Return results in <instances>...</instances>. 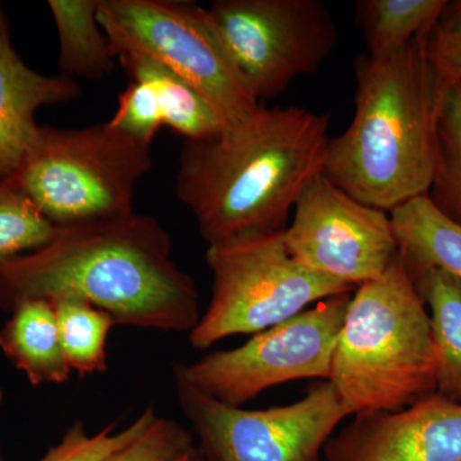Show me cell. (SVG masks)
Instances as JSON below:
<instances>
[{
    "instance_id": "cell-21",
    "label": "cell",
    "mask_w": 461,
    "mask_h": 461,
    "mask_svg": "<svg viewBox=\"0 0 461 461\" xmlns=\"http://www.w3.org/2000/svg\"><path fill=\"white\" fill-rule=\"evenodd\" d=\"M427 198L461 227V78L448 85L439 108L435 173Z\"/></svg>"
},
{
    "instance_id": "cell-10",
    "label": "cell",
    "mask_w": 461,
    "mask_h": 461,
    "mask_svg": "<svg viewBox=\"0 0 461 461\" xmlns=\"http://www.w3.org/2000/svg\"><path fill=\"white\" fill-rule=\"evenodd\" d=\"M206 14L258 102L320 71L339 41L320 0H217Z\"/></svg>"
},
{
    "instance_id": "cell-27",
    "label": "cell",
    "mask_w": 461,
    "mask_h": 461,
    "mask_svg": "<svg viewBox=\"0 0 461 461\" xmlns=\"http://www.w3.org/2000/svg\"><path fill=\"white\" fill-rule=\"evenodd\" d=\"M433 32L445 38L461 41V0L446 3Z\"/></svg>"
},
{
    "instance_id": "cell-29",
    "label": "cell",
    "mask_w": 461,
    "mask_h": 461,
    "mask_svg": "<svg viewBox=\"0 0 461 461\" xmlns=\"http://www.w3.org/2000/svg\"><path fill=\"white\" fill-rule=\"evenodd\" d=\"M2 399H3V393H2V390H0V403H2Z\"/></svg>"
},
{
    "instance_id": "cell-24",
    "label": "cell",
    "mask_w": 461,
    "mask_h": 461,
    "mask_svg": "<svg viewBox=\"0 0 461 461\" xmlns=\"http://www.w3.org/2000/svg\"><path fill=\"white\" fill-rule=\"evenodd\" d=\"M108 123L150 147L157 132L165 126L162 109L151 85L131 80L118 98L117 111Z\"/></svg>"
},
{
    "instance_id": "cell-17",
    "label": "cell",
    "mask_w": 461,
    "mask_h": 461,
    "mask_svg": "<svg viewBox=\"0 0 461 461\" xmlns=\"http://www.w3.org/2000/svg\"><path fill=\"white\" fill-rule=\"evenodd\" d=\"M411 280L429 309L437 357L436 393L461 403V280L438 268L426 269Z\"/></svg>"
},
{
    "instance_id": "cell-6",
    "label": "cell",
    "mask_w": 461,
    "mask_h": 461,
    "mask_svg": "<svg viewBox=\"0 0 461 461\" xmlns=\"http://www.w3.org/2000/svg\"><path fill=\"white\" fill-rule=\"evenodd\" d=\"M284 230L209 245L205 260L213 277L212 299L191 330L194 348L205 350L230 336L257 335L308 305L353 293L350 285L295 262L285 245Z\"/></svg>"
},
{
    "instance_id": "cell-4",
    "label": "cell",
    "mask_w": 461,
    "mask_h": 461,
    "mask_svg": "<svg viewBox=\"0 0 461 461\" xmlns=\"http://www.w3.org/2000/svg\"><path fill=\"white\" fill-rule=\"evenodd\" d=\"M436 375L429 311L397 254L351 295L329 381L359 415L402 411L436 393Z\"/></svg>"
},
{
    "instance_id": "cell-7",
    "label": "cell",
    "mask_w": 461,
    "mask_h": 461,
    "mask_svg": "<svg viewBox=\"0 0 461 461\" xmlns=\"http://www.w3.org/2000/svg\"><path fill=\"white\" fill-rule=\"evenodd\" d=\"M96 17L115 57L138 53L165 66L214 108L226 132L259 107L205 8L172 0H99Z\"/></svg>"
},
{
    "instance_id": "cell-5",
    "label": "cell",
    "mask_w": 461,
    "mask_h": 461,
    "mask_svg": "<svg viewBox=\"0 0 461 461\" xmlns=\"http://www.w3.org/2000/svg\"><path fill=\"white\" fill-rule=\"evenodd\" d=\"M150 147L108 122L83 129L39 126L14 177L57 227L132 213Z\"/></svg>"
},
{
    "instance_id": "cell-25",
    "label": "cell",
    "mask_w": 461,
    "mask_h": 461,
    "mask_svg": "<svg viewBox=\"0 0 461 461\" xmlns=\"http://www.w3.org/2000/svg\"><path fill=\"white\" fill-rule=\"evenodd\" d=\"M195 445L191 430L177 420L158 415L142 435L105 461H173Z\"/></svg>"
},
{
    "instance_id": "cell-14",
    "label": "cell",
    "mask_w": 461,
    "mask_h": 461,
    "mask_svg": "<svg viewBox=\"0 0 461 461\" xmlns=\"http://www.w3.org/2000/svg\"><path fill=\"white\" fill-rule=\"evenodd\" d=\"M11 313L0 330L3 354L25 373L32 386L65 384L71 368L63 353L53 303L26 300Z\"/></svg>"
},
{
    "instance_id": "cell-19",
    "label": "cell",
    "mask_w": 461,
    "mask_h": 461,
    "mask_svg": "<svg viewBox=\"0 0 461 461\" xmlns=\"http://www.w3.org/2000/svg\"><path fill=\"white\" fill-rule=\"evenodd\" d=\"M446 0H362L357 2V25L368 56H390L420 36L433 32Z\"/></svg>"
},
{
    "instance_id": "cell-22",
    "label": "cell",
    "mask_w": 461,
    "mask_h": 461,
    "mask_svg": "<svg viewBox=\"0 0 461 461\" xmlns=\"http://www.w3.org/2000/svg\"><path fill=\"white\" fill-rule=\"evenodd\" d=\"M57 229L14 175L0 177V264L44 247Z\"/></svg>"
},
{
    "instance_id": "cell-1",
    "label": "cell",
    "mask_w": 461,
    "mask_h": 461,
    "mask_svg": "<svg viewBox=\"0 0 461 461\" xmlns=\"http://www.w3.org/2000/svg\"><path fill=\"white\" fill-rule=\"evenodd\" d=\"M59 299L84 300L136 329L191 332L202 317L168 233L135 212L58 227L44 247L0 264V308Z\"/></svg>"
},
{
    "instance_id": "cell-26",
    "label": "cell",
    "mask_w": 461,
    "mask_h": 461,
    "mask_svg": "<svg viewBox=\"0 0 461 461\" xmlns=\"http://www.w3.org/2000/svg\"><path fill=\"white\" fill-rule=\"evenodd\" d=\"M429 51L430 57L451 81L461 78V41L445 38L432 32L429 36Z\"/></svg>"
},
{
    "instance_id": "cell-18",
    "label": "cell",
    "mask_w": 461,
    "mask_h": 461,
    "mask_svg": "<svg viewBox=\"0 0 461 461\" xmlns=\"http://www.w3.org/2000/svg\"><path fill=\"white\" fill-rule=\"evenodd\" d=\"M99 0H50L59 41L60 75L99 80L114 69L115 57L98 23Z\"/></svg>"
},
{
    "instance_id": "cell-28",
    "label": "cell",
    "mask_w": 461,
    "mask_h": 461,
    "mask_svg": "<svg viewBox=\"0 0 461 461\" xmlns=\"http://www.w3.org/2000/svg\"><path fill=\"white\" fill-rule=\"evenodd\" d=\"M173 461H203L202 454H200L198 446H194L186 453L180 455L177 459Z\"/></svg>"
},
{
    "instance_id": "cell-2",
    "label": "cell",
    "mask_w": 461,
    "mask_h": 461,
    "mask_svg": "<svg viewBox=\"0 0 461 461\" xmlns=\"http://www.w3.org/2000/svg\"><path fill=\"white\" fill-rule=\"evenodd\" d=\"M330 115L260 104L209 140H185L176 195L209 245L286 229L297 199L323 173Z\"/></svg>"
},
{
    "instance_id": "cell-11",
    "label": "cell",
    "mask_w": 461,
    "mask_h": 461,
    "mask_svg": "<svg viewBox=\"0 0 461 461\" xmlns=\"http://www.w3.org/2000/svg\"><path fill=\"white\" fill-rule=\"evenodd\" d=\"M284 240L300 266L353 287L384 275L399 254L390 213L351 198L323 173L297 199Z\"/></svg>"
},
{
    "instance_id": "cell-9",
    "label": "cell",
    "mask_w": 461,
    "mask_h": 461,
    "mask_svg": "<svg viewBox=\"0 0 461 461\" xmlns=\"http://www.w3.org/2000/svg\"><path fill=\"white\" fill-rule=\"evenodd\" d=\"M175 384L203 461H321L330 437L350 415L330 381L299 402L263 411L226 405L180 378Z\"/></svg>"
},
{
    "instance_id": "cell-3",
    "label": "cell",
    "mask_w": 461,
    "mask_h": 461,
    "mask_svg": "<svg viewBox=\"0 0 461 461\" xmlns=\"http://www.w3.org/2000/svg\"><path fill=\"white\" fill-rule=\"evenodd\" d=\"M429 35L390 56L357 57L354 118L327 149L323 175L386 213L427 195L435 173L437 120L451 80L430 57Z\"/></svg>"
},
{
    "instance_id": "cell-13",
    "label": "cell",
    "mask_w": 461,
    "mask_h": 461,
    "mask_svg": "<svg viewBox=\"0 0 461 461\" xmlns=\"http://www.w3.org/2000/svg\"><path fill=\"white\" fill-rule=\"evenodd\" d=\"M80 96L77 81L60 74L42 75L26 65L14 48L9 18L0 5V177L17 171L39 127L36 112Z\"/></svg>"
},
{
    "instance_id": "cell-12",
    "label": "cell",
    "mask_w": 461,
    "mask_h": 461,
    "mask_svg": "<svg viewBox=\"0 0 461 461\" xmlns=\"http://www.w3.org/2000/svg\"><path fill=\"white\" fill-rule=\"evenodd\" d=\"M326 461H461V403L432 393L397 411L355 415Z\"/></svg>"
},
{
    "instance_id": "cell-23",
    "label": "cell",
    "mask_w": 461,
    "mask_h": 461,
    "mask_svg": "<svg viewBox=\"0 0 461 461\" xmlns=\"http://www.w3.org/2000/svg\"><path fill=\"white\" fill-rule=\"evenodd\" d=\"M157 417L156 408L149 405L126 429L115 432L112 424L95 435H89L83 421L76 420L59 444L53 446L41 461H105L142 435Z\"/></svg>"
},
{
    "instance_id": "cell-16",
    "label": "cell",
    "mask_w": 461,
    "mask_h": 461,
    "mask_svg": "<svg viewBox=\"0 0 461 461\" xmlns=\"http://www.w3.org/2000/svg\"><path fill=\"white\" fill-rule=\"evenodd\" d=\"M118 62L131 80L145 81L156 91L165 126L185 140L202 141L226 132L222 118L202 95L165 66L138 53H121Z\"/></svg>"
},
{
    "instance_id": "cell-20",
    "label": "cell",
    "mask_w": 461,
    "mask_h": 461,
    "mask_svg": "<svg viewBox=\"0 0 461 461\" xmlns=\"http://www.w3.org/2000/svg\"><path fill=\"white\" fill-rule=\"evenodd\" d=\"M53 303L63 353L71 371L80 375L107 369V339L115 326L111 315L78 299Z\"/></svg>"
},
{
    "instance_id": "cell-8",
    "label": "cell",
    "mask_w": 461,
    "mask_h": 461,
    "mask_svg": "<svg viewBox=\"0 0 461 461\" xmlns=\"http://www.w3.org/2000/svg\"><path fill=\"white\" fill-rule=\"evenodd\" d=\"M350 300L351 293L329 297L257 333L240 348L213 351L195 363H176L173 377L236 408L286 382L329 381L333 351Z\"/></svg>"
},
{
    "instance_id": "cell-15",
    "label": "cell",
    "mask_w": 461,
    "mask_h": 461,
    "mask_svg": "<svg viewBox=\"0 0 461 461\" xmlns=\"http://www.w3.org/2000/svg\"><path fill=\"white\" fill-rule=\"evenodd\" d=\"M399 257L411 278L438 268L461 280V227L439 213L427 195L390 213Z\"/></svg>"
}]
</instances>
